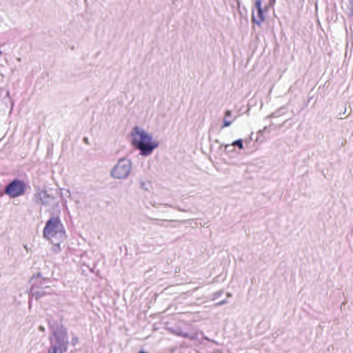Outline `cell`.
<instances>
[{
	"mask_svg": "<svg viewBox=\"0 0 353 353\" xmlns=\"http://www.w3.org/2000/svg\"><path fill=\"white\" fill-rule=\"evenodd\" d=\"M130 139L132 145L140 151L142 155H149L158 145L148 132L139 127L132 129Z\"/></svg>",
	"mask_w": 353,
	"mask_h": 353,
	"instance_id": "6da1fadb",
	"label": "cell"
},
{
	"mask_svg": "<svg viewBox=\"0 0 353 353\" xmlns=\"http://www.w3.org/2000/svg\"><path fill=\"white\" fill-rule=\"evenodd\" d=\"M131 171V162L128 159H121L111 171V176L115 179H125Z\"/></svg>",
	"mask_w": 353,
	"mask_h": 353,
	"instance_id": "7a4b0ae2",
	"label": "cell"
},
{
	"mask_svg": "<svg viewBox=\"0 0 353 353\" xmlns=\"http://www.w3.org/2000/svg\"><path fill=\"white\" fill-rule=\"evenodd\" d=\"M63 233V228L59 221L57 219H52L48 222L44 234L49 238H53Z\"/></svg>",
	"mask_w": 353,
	"mask_h": 353,
	"instance_id": "3957f363",
	"label": "cell"
},
{
	"mask_svg": "<svg viewBox=\"0 0 353 353\" xmlns=\"http://www.w3.org/2000/svg\"><path fill=\"white\" fill-rule=\"evenodd\" d=\"M25 190H26V185L23 181L15 180L6 188V193L11 198H15V197L23 194Z\"/></svg>",
	"mask_w": 353,
	"mask_h": 353,
	"instance_id": "277c9868",
	"label": "cell"
},
{
	"mask_svg": "<svg viewBox=\"0 0 353 353\" xmlns=\"http://www.w3.org/2000/svg\"><path fill=\"white\" fill-rule=\"evenodd\" d=\"M64 344H63V341H58L56 342L55 345L52 346L50 349H49L48 353H63L64 351Z\"/></svg>",
	"mask_w": 353,
	"mask_h": 353,
	"instance_id": "5b68a950",
	"label": "cell"
},
{
	"mask_svg": "<svg viewBox=\"0 0 353 353\" xmlns=\"http://www.w3.org/2000/svg\"><path fill=\"white\" fill-rule=\"evenodd\" d=\"M0 54H1V52H0Z\"/></svg>",
	"mask_w": 353,
	"mask_h": 353,
	"instance_id": "8992f818",
	"label": "cell"
}]
</instances>
